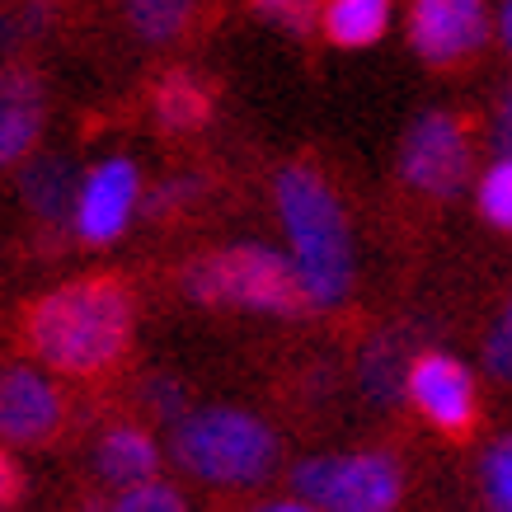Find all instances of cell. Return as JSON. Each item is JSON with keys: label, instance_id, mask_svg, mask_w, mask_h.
Here are the masks:
<instances>
[{"label": "cell", "instance_id": "1", "mask_svg": "<svg viewBox=\"0 0 512 512\" xmlns=\"http://www.w3.org/2000/svg\"><path fill=\"white\" fill-rule=\"evenodd\" d=\"M132 292L109 273L66 282L33 301L24 320V339L43 367L62 376H99L132 343Z\"/></svg>", "mask_w": 512, "mask_h": 512}, {"label": "cell", "instance_id": "2", "mask_svg": "<svg viewBox=\"0 0 512 512\" xmlns=\"http://www.w3.org/2000/svg\"><path fill=\"white\" fill-rule=\"evenodd\" d=\"M278 217L292 240V264L301 273L311 311H334L353 287V240L334 188L306 165L278 174Z\"/></svg>", "mask_w": 512, "mask_h": 512}, {"label": "cell", "instance_id": "3", "mask_svg": "<svg viewBox=\"0 0 512 512\" xmlns=\"http://www.w3.org/2000/svg\"><path fill=\"white\" fill-rule=\"evenodd\" d=\"M174 461L212 489H259L278 470V437L240 409H198L174 423Z\"/></svg>", "mask_w": 512, "mask_h": 512}, {"label": "cell", "instance_id": "4", "mask_svg": "<svg viewBox=\"0 0 512 512\" xmlns=\"http://www.w3.org/2000/svg\"><path fill=\"white\" fill-rule=\"evenodd\" d=\"M184 292L202 306H235V311L282 315V320L311 311L292 254H278L254 240L193 259L184 268Z\"/></svg>", "mask_w": 512, "mask_h": 512}, {"label": "cell", "instance_id": "5", "mask_svg": "<svg viewBox=\"0 0 512 512\" xmlns=\"http://www.w3.org/2000/svg\"><path fill=\"white\" fill-rule=\"evenodd\" d=\"M292 494L329 512H390L404 498V470L386 451L311 456L292 470Z\"/></svg>", "mask_w": 512, "mask_h": 512}, {"label": "cell", "instance_id": "6", "mask_svg": "<svg viewBox=\"0 0 512 512\" xmlns=\"http://www.w3.org/2000/svg\"><path fill=\"white\" fill-rule=\"evenodd\" d=\"M400 179L428 198H456L470 179V137L461 118L451 113H423L404 132L400 146Z\"/></svg>", "mask_w": 512, "mask_h": 512}, {"label": "cell", "instance_id": "7", "mask_svg": "<svg viewBox=\"0 0 512 512\" xmlns=\"http://www.w3.org/2000/svg\"><path fill=\"white\" fill-rule=\"evenodd\" d=\"M409 43L428 66H456L489 43V5L484 0H414Z\"/></svg>", "mask_w": 512, "mask_h": 512}, {"label": "cell", "instance_id": "8", "mask_svg": "<svg viewBox=\"0 0 512 512\" xmlns=\"http://www.w3.org/2000/svg\"><path fill=\"white\" fill-rule=\"evenodd\" d=\"M137 202H141L137 165L123 160V156L99 160V165L80 179L71 226H76L80 240L109 245V240H118V235L127 231V221H132V212H137Z\"/></svg>", "mask_w": 512, "mask_h": 512}, {"label": "cell", "instance_id": "9", "mask_svg": "<svg viewBox=\"0 0 512 512\" xmlns=\"http://www.w3.org/2000/svg\"><path fill=\"white\" fill-rule=\"evenodd\" d=\"M404 395L414 400L423 419L442 428L447 437H466L475 428V381L470 372L447 353H428L409 367Z\"/></svg>", "mask_w": 512, "mask_h": 512}, {"label": "cell", "instance_id": "10", "mask_svg": "<svg viewBox=\"0 0 512 512\" xmlns=\"http://www.w3.org/2000/svg\"><path fill=\"white\" fill-rule=\"evenodd\" d=\"M66 419L62 390L33 367H5L0 372V437L15 447L52 442Z\"/></svg>", "mask_w": 512, "mask_h": 512}, {"label": "cell", "instance_id": "11", "mask_svg": "<svg viewBox=\"0 0 512 512\" xmlns=\"http://www.w3.org/2000/svg\"><path fill=\"white\" fill-rule=\"evenodd\" d=\"M43 132V85L33 71H0V170H10L38 146Z\"/></svg>", "mask_w": 512, "mask_h": 512}, {"label": "cell", "instance_id": "12", "mask_svg": "<svg viewBox=\"0 0 512 512\" xmlns=\"http://www.w3.org/2000/svg\"><path fill=\"white\" fill-rule=\"evenodd\" d=\"M94 470H99V480L113 484V489H127V484H137V480H151V475L160 470L156 437L146 433V428L118 423V428H109V433L99 437V447H94Z\"/></svg>", "mask_w": 512, "mask_h": 512}, {"label": "cell", "instance_id": "13", "mask_svg": "<svg viewBox=\"0 0 512 512\" xmlns=\"http://www.w3.org/2000/svg\"><path fill=\"white\" fill-rule=\"evenodd\" d=\"M76 193H80V174L71 160L62 156H38L24 165V202L29 212L47 226H62L76 212Z\"/></svg>", "mask_w": 512, "mask_h": 512}, {"label": "cell", "instance_id": "14", "mask_svg": "<svg viewBox=\"0 0 512 512\" xmlns=\"http://www.w3.org/2000/svg\"><path fill=\"white\" fill-rule=\"evenodd\" d=\"M320 29L339 47H372L390 29V0H325Z\"/></svg>", "mask_w": 512, "mask_h": 512}, {"label": "cell", "instance_id": "15", "mask_svg": "<svg viewBox=\"0 0 512 512\" xmlns=\"http://www.w3.org/2000/svg\"><path fill=\"white\" fill-rule=\"evenodd\" d=\"M207 113H212V94L198 76L170 71L156 85V118L165 132H193V127L207 123Z\"/></svg>", "mask_w": 512, "mask_h": 512}, {"label": "cell", "instance_id": "16", "mask_svg": "<svg viewBox=\"0 0 512 512\" xmlns=\"http://www.w3.org/2000/svg\"><path fill=\"white\" fill-rule=\"evenodd\" d=\"M404 381H409V372H404V353L395 339H381L362 353V390H367L372 400L390 404L404 390Z\"/></svg>", "mask_w": 512, "mask_h": 512}, {"label": "cell", "instance_id": "17", "mask_svg": "<svg viewBox=\"0 0 512 512\" xmlns=\"http://www.w3.org/2000/svg\"><path fill=\"white\" fill-rule=\"evenodd\" d=\"M132 29L146 38V43H170L174 33L188 24V10L193 0H123Z\"/></svg>", "mask_w": 512, "mask_h": 512}, {"label": "cell", "instance_id": "18", "mask_svg": "<svg viewBox=\"0 0 512 512\" xmlns=\"http://www.w3.org/2000/svg\"><path fill=\"white\" fill-rule=\"evenodd\" d=\"M475 202H480L484 221H494L498 231H512V156H498L484 170Z\"/></svg>", "mask_w": 512, "mask_h": 512}, {"label": "cell", "instance_id": "19", "mask_svg": "<svg viewBox=\"0 0 512 512\" xmlns=\"http://www.w3.org/2000/svg\"><path fill=\"white\" fill-rule=\"evenodd\" d=\"M113 508L118 512H184V494L174 484L151 475V480H137V484H127V489H118Z\"/></svg>", "mask_w": 512, "mask_h": 512}, {"label": "cell", "instance_id": "20", "mask_svg": "<svg viewBox=\"0 0 512 512\" xmlns=\"http://www.w3.org/2000/svg\"><path fill=\"white\" fill-rule=\"evenodd\" d=\"M484 494H489V508L512 512V437L494 442L484 456Z\"/></svg>", "mask_w": 512, "mask_h": 512}, {"label": "cell", "instance_id": "21", "mask_svg": "<svg viewBox=\"0 0 512 512\" xmlns=\"http://www.w3.org/2000/svg\"><path fill=\"white\" fill-rule=\"evenodd\" d=\"M254 10H259V19H268V24H278L287 33H311L320 24L315 0H254Z\"/></svg>", "mask_w": 512, "mask_h": 512}, {"label": "cell", "instance_id": "22", "mask_svg": "<svg viewBox=\"0 0 512 512\" xmlns=\"http://www.w3.org/2000/svg\"><path fill=\"white\" fill-rule=\"evenodd\" d=\"M141 400H146V409H151L160 423H170V428L188 414V390L179 386V381H170V376H156V381H146Z\"/></svg>", "mask_w": 512, "mask_h": 512}, {"label": "cell", "instance_id": "23", "mask_svg": "<svg viewBox=\"0 0 512 512\" xmlns=\"http://www.w3.org/2000/svg\"><path fill=\"white\" fill-rule=\"evenodd\" d=\"M484 367L498 376V381H512V329L503 325L484 348Z\"/></svg>", "mask_w": 512, "mask_h": 512}, {"label": "cell", "instance_id": "24", "mask_svg": "<svg viewBox=\"0 0 512 512\" xmlns=\"http://www.w3.org/2000/svg\"><path fill=\"white\" fill-rule=\"evenodd\" d=\"M198 188H202L198 179H188V174H184V179H170V184L160 188V193H156V198H151V202H156L160 212H165V207H184V202L193 198V193H198Z\"/></svg>", "mask_w": 512, "mask_h": 512}, {"label": "cell", "instance_id": "25", "mask_svg": "<svg viewBox=\"0 0 512 512\" xmlns=\"http://www.w3.org/2000/svg\"><path fill=\"white\" fill-rule=\"evenodd\" d=\"M494 146L498 156H512V90L503 94V104L494 113Z\"/></svg>", "mask_w": 512, "mask_h": 512}, {"label": "cell", "instance_id": "26", "mask_svg": "<svg viewBox=\"0 0 512 512\" xmlns=\"http://www.w3.org/2000/svg\"><path fill=\"white\" fill-rule=\"evenodd\" d=\"M19 498V470H15V461L0 451V508H10Z\"/></svg>", "mask_w": 512, "mask_h": 512}, {"label": "cell", "instance_id": "27", "mask_svg": "<svg viewBox=\"0 0 512 512\" xmlns=\"http://www.w3.org/2000/svg\"><path fill=\"white\" fill-rule=\"evenodd\" d=\"M498 38L512 52V0H503V10H498Z\"/></svg>", "mask_w": 512, "mask_h": 512}, {"label": "cell", "instance_id": "28", "mask_svg": "<svg viewBox=\"0 0 512 512\" xmlns=\"http://www.w3.org/2000/svg\"><path fill=\"white\" fill-rule=\"evenodd\" d=\"M508 329H512V306H508Z\"/></svg>", "mask_w": 512, "mask_h": 512}]
</instances>
